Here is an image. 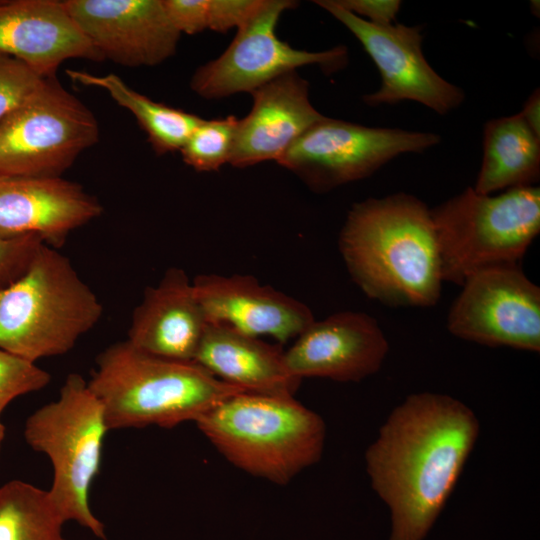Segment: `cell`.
<instances>
[{"label":"cell","instance_id":"1","mask_svg":"<svg viewBox=\"0 0 540 540\" xmlns=\"http://www.w3.org/2000/svg\"><path fill=\"white\" fill-rule=\"evenodd\" d=\"M480 433L462 401L441 393L407 396L367 447L370 484L390 513L389 540H424L449 497Z\"/></svg>","mask_w":540,"mask_h":540},{"label":"cell","instance_id":"2","mask_svg":"<svg viewBox=\"0 0 540 540\" xmlns=\"http://www.w3.org/2000/svg\"><path fill=\"white\" fill-rule=\"evenodd\" d=\"M352 280L369 298L393 307H431L442 291L431 209L396 193L355 203L339 236Z\"/></svg>","mask_w":540,"mask_h":540},{"label":"cell","instance_id":"3","mask_svg":"<svg viewBox=\"0 0 540 540\" xmlns=\"http://www.w3.org/2000/svg\"><path fill=\"white\" fill-rule=\"evenodd\" d=\"M87 385L103 407L108 430L194 422L224 399L247 392L194 361L159 357L127 340L97 356Z\"/></svg>","mask_w":540,"mask_h":540},{"label":"cell","instance_id":"4","mask_svg":"<svg viewBox=\"0 0 540 540\" xmlns=\"http://www.w3.org/2000/svg\"><path fill=\"white\" fill-rule=\"evenodd\" d=\"M194 422L231 464L280 485L316 464L326 439L322 417L294 396L237 393Z\"/></svg>","mask_w":540,"mask_h":540},{"label":"cell","instance_id":"5","mask_svg":"<svg viewBox=\"0 0 540 540\" xmlns=\"http://www.w3.org/2000/svg\"><path fill=\"white\" fill-rule=\"evenodd\" d=\"M102 313L70 260L44 243L24 273L0 287V349L32 363L65 354Z\"/></svg>","mask_w":540,"mask_h":540},{"label":"cell","instance_id":"6","mask_svg":"<svg viewBox=\"0 0 540 540\" xmlns=\"http://www.w3.org/2000/svg\"><path fill=\"white\" fill-rule=\"evenodd\" d=\"M442 276L462 286L471 275L518 266L540 232V189L525 186L498 195L468 187L431 209Z\"/></svg>","mask_w":540,"mask_h":540},{"label":"cell","instance_id":"7","mask_svg":"<svg viewBox=\"0 0 540 540\" xmlns=\"http://www.w3.org/2000/svg\"><path fill=\"white\" fill-rule=\"evenodd\" d=\"M107 431L103 407L78 373L69 374L58 398L33 412L24 426L26 443L51 461L53 481L47 491L63 521L77 522L103 540L104 525L88 498Z\"/></svg>","mask_w":540,"mask_h":540},{"label":"cell","instance_id":"8","mask_svg":"<svg viewBox=\"0 0 540 540\" xmlns=\"http://www.w3.org/2000/svg\"><path fill=\"white\" fill-rule=\"evenodd\" d=\"M91 110L54 77L0 120V174L60 177L99 141Z\"/></svg>","mask_w":540,"mask_h":540},{"label":"cell","instance_id":"9","mask_svg":"<svg viewBox=\"0 0 540 540\" xmlns=\"http://www.w3.org/2000/svg\"><path fill=\"white\" fill-rule=\"evenodd\" d=\"M440 142L432 132L367 127L324 117L305 131L277 163L316 192L364 179L403 153Z\"/></svg>","mask_w":540,"mask_h":540},{"label":"cell","instance_id":"10","mask_svg":"<svg viewBox=\"0 0 540 540\" xmlns=\"http://www.w3.org/2000/svg\"><path fill=\"white\" fill-rule=\"evenodd\" d=\"M297 4L292 0H265L260 10L237 29L228 48L215 60L197 68L190 80L191 89L204 99H220L252 93L301 66L317 64L326 73L343 68L348 60L345 46L309 52L278 38L275 29L280 16Z\"/></svg>","mask_w":540,"mask_h":540},{"label":"cell","instance_id":"11","mask_svg":"<svg viewBox=\"0 0 540 540\" xmlns=\"http://www.w3.org/2000/svg\"><path fill=\"white\" fill-rule=\"evenodd\" d=\"M447 328L469 342L539 352L540 288L520 265L477 272L462 284Z\"/></svg>","mask_w":540,"mask_h":540},{"label":"cell","instance_id":"12","mask_svg":"<svg viewBox=\"0 0 540 540\" xmlns=\"http://www.w3.org/2000/svg\"><path fill=\"white\" fill-rule=\"evenodd\" d=\"M315 3L359 40L377 66L381 86L363 96L367 105L376 107L410 100L445 115L462 104L463 90L443 79L425 59L421 27L395 23L377 25L345 10L334 0Z\"/></svg>","mask_w":540,"mask_h":540},{"label":"cell","instance_id":"13","mask_svg":"<svg viewBox=\"0 0 540 540\" xmlns=\"http://www.w3.org/2000/svg\"><path fill=\"white\" fill-rule=\"evenodd\" d=\"M63 5L104 59L155 66L173 56L180 33L162 0H65Z\"/></svg>","mask_w":540,"mask_h":540},{"label":"cell","instance_id":"14","mask_svg":"<svg viewBox=\"0 0 540 540\" xmlns=\"http://www.w3.org/2000/svg\"><path fill=\"white\" fill-rule=\"evenodd\" d=\"M389 352L387 338L372 316L343 311L314 321L284 352L296 378L360 382L377 373Z\"/></svg>","mask_w":540,"mask_h":540},{"label":"cell","instance_id":"15","mask_svg":"<svg viewBox=\"0 0 540 540\" xmlns=\"http://www.w3.org/2000/svg\"><path fill=\"white\" fill-rule=\"evenodd\" d=\"M102 212L100 202L76 182L0 174V237L34 235L59 248Z\"/></svg>","mask_w":540,"mask_h":540},{"label":"cell","instance_id":"16","mask_svg":"<svg viewBox=\"0 0 540 540\" xmlns=\"http://www.w3.org/2000/svg\"><path fill=\"white\" fill-rule=\"evenodd\" d=\"M192 283L208 323L225 324L253 337L285 343L315 321L307 305L250 275L204 274Z\"/></svg>","mask_w":540,"mask_h":540},{"label":"cell","instance_id":"17","mask_svg":"<svg viewBox=\"0 0 540 540\" xmlns=\"http://www.w3.org/2000/svg\"><path fill=\"white\" fill-rule=\"evenodd\" d=\"M0 53L44 78L54 77L68 59L104 60L56 0L0 1Z\"/></svg>","mask_w":540,"mask_h":540},{"label":"cell","instance_id":"18","mask_svg":"<svg viewBox=\"0 0 540 540\" xmlns=\"http://www.w3.org/2000/svg\"><path fill=\"white\" fill-rule=\"evenodd\" d=\"M249 114L238 120L230 164L243 168L278 161L289 147L325 116L309 100V84L296 71L252 93Z\"/></svg>","mask_w":540,"mask_h":540},{"label":"cell","instance_id":"19","mask_svg":"<svg viewBox=\"0 0 540 540\" xmlns=\"http://www.w3.org/2000/svg\"><path fill=\"white\" fill-rule=\"evenodd\" d=\"M207 324L192 281L183 269L170 268L156 286L146 288L126 340L159 357L194 361Z\"/></svg>","mask_w":540,"mask_h":540},{"label":"cell","instance_id":"20","mask_svg":"<svg viewBox=\"0 0 540 540\" xmlns=\"http://www.w3.org/2000/svg\"><path fill=\"white\" fill-rule=\"evenodd\" d=\"M194 362L252 393L294 396L301 382L289 372L279 347L220 323L207 324Z\"/></svg>","mask_w":540,"mask_h":540},{"label":"cell","instance_id":"21","mask_svg":"<svg viewBox=\"0 0 540 540\" xmlns=\"http://www.w3.org/2000/svg\"><path fill=\"white\" fill-rule=\"evenodd\" d=\"M540 177V137L520 113L495 118L484 126L483 159L474 190L493 194L533 186Z\"/></svg>","mask_w":540,"mask_h":540},{"label":"cell","instance_id":"22","mask_svg":"<svg viewBox=\"0 0 540 540\" xmlns=\"http://www.w3.org/2000/svg\"><path fill=\"white\" fill-rule=\"evenodd\" d=\"M74 82L105 90L121 107L130 111L158 154L180 151L203 118L184 110L155 102L129 87L118 75H94L66 70Z\"/></svg>","mask_w":540,"mask_h":540},{"label":"cell","instance_id":"23","mask_svg":"<svg viewBox=\"0 0 540 540\" xmlns=\"http://www.w3.org/2000/svg\"><path fill=\"white\" fill-rule=\"evenodd\" d=\"M47 490L22 480L0 486V540H65Z\"/></svg>","mask_w":540,"mask_h":540},{"label":"cell","instance_id":"24","mask_svg":"<svg viewBox=\"0 0 540 540\" xmlns=\"http://www.w3.org/2000/svg\"><path fill=\"white\" fill-rule=\"evenodd\" d=\"M238 120L233 115L203 119L180 150L183 161L198 172L217 171L230 163Z\"/></svg>","mask_w":540,"mask_h":540},{"label":"cell","instance_id":"25","mask_svg":"<svg viewBox=\"0 0 540 540\" xmlns=\"http://www.w3.org/2000/svg\"><path fill=\"white\" fill-rule=\"evenodd\" d=\"M50 380L36 363L0 349V415L14 399L41 390Z\"/></svg>","mask_w":540,"mask_h":540},{"label":"cell","instance_id":"26","mask_svg":"<svg viewBox=\"0 0 540 540\" xmlns=\"http://www.w3.org/2000/svg\"><path fill=\"white\" fill-rule=\"evenodd\" d=\"M44 79L19 59L0 53V120L28 100Z\"/></svg>","mask_w":540,"mask_h":540},{"label":"cell","instance_id":"27","mask_svg":"<svg viewBox=\"0 0 540 540\" xmlns=\"http://www.w3.org/2000/svg\"><path fill=\"white\" fill-rule=\"evenodd\" d=\"M44 242L37 236L0 237V287L19 278Z\"/></svg>","mask_w":540,"mask_h":540},{"label":"cell","instance_id":"28","mask_svg":"<svg viewBox=\"0 0 540 540\" xmlns=\"http://www.w3.org/2000/svg\"><path fill=\"white\" fill-rule=\"evenodd\" d=\"M265 0H209L208 29L225 33L246 24L263 6Z\"/></svg>","mask_w":540,"mask_h":540},{"label":"cell","instance_id":"29","mask_svg":"<svg viewBox=\"0 0 540 540\" xmlns=\"http://www.w3.org/2000/svg\"><path fill=\"white\" fill-rule=\"evenodd\" d=\"M173 27L181 34L208 29L209 0H162Z\"/></svg>","mask_w":540,"mask_h":540},{"label":"cell","instance_id":"30","mask_svg":"<svg viewBox=\"0 0 540 540\" xmlns=\"http://www.w3.org/2000/svg\"><path fill=\"white\" fill-rule=\"evenodd\" d=\"M340 7L377 25L393 24L400 10L399 0H334Z\"/></svg>","mask_w":540,"mask_h":540},{"label":"cell","instance_id":"31","mask_svg":"<svg viewBox=\"0 0 540 540\" xmlns=\"http://www.w3.org/2000/svg\"><path fill=\"white\" fill-rule=\"evenodd\" d=\"M520 115L529 128L540 137V92L536 89L526 100Z\"/></svg>","mask_w":540,"mask_h":540},{"label":"cell","instance_id":"32","mask_svg":"<svg viewBox=\"0 0 540 540\" xmlns=\"http://www.w3.org/2000/svg\"><path fill=\"white\" fill-rule=\"evenodd\" d=\"M4 438H5V426L0 421V451H1V448H2Z\"/></svg>","mask_w":540,"mask_h":540}]
</instances>
